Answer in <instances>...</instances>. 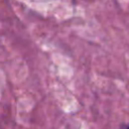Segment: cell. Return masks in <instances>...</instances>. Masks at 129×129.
I'll return each instance as SVG.
<instances>
[{
    "label": "cell",
    "instance_id": "1",
    "mask_svg": "<svg viewBox=\"0 0 129 129\" xmlns=\"http://www.w3.org/2000/svg\"><path fill=\"white\" fill-rule=\"evenodd\" d=\"M120 129H129V123L128 124H122Z\"/></svg>",
    "mask_w": 129,
    "mask_h": 129
}]
</instances>
